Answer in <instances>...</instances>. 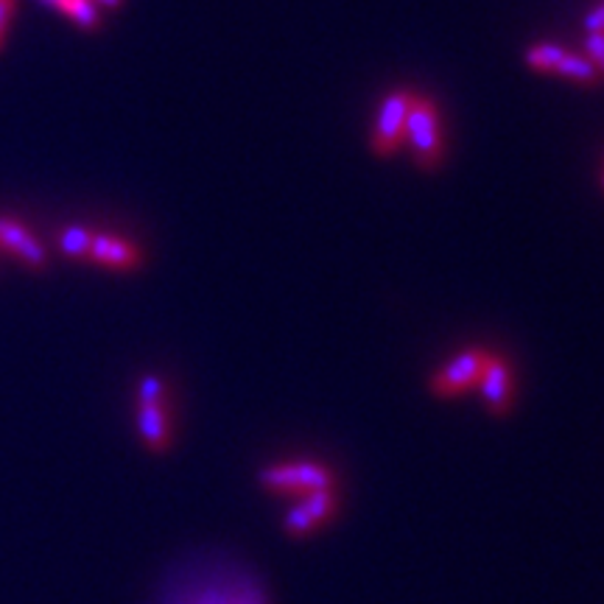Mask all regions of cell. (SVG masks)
<instances>
[{
  "label": "cell",
  "instance_id": "cell-6",
  "mask_svg": "<svg viewBox=\"0 0 604 604\" xmlns=\"http://www.w3.org/2000/svg\"><path fill=\"white\" fill-rule=\"evenodd\" d=\"M476 389H481V397H485V406L490 415L501 417L512 409V400H516V375H512L510 362L501 353H490V362H487Z\"/></svg>",
  "mask_w": 604,
  "mask_h": 604
},
{
  "label": "cell",
  "instance_id": "cell-9",
  "mask_svg": "<svg viewBox=\"0 0 604 604\" xmlns=\"http://www.w3.org/2000/svg\"><path fill=\"white\" fill-rule=\"evenodd\" d=\"M137 434L148 450L166 454L171 445V417L168 403H137Z\"/></svg>",
  "mask_w": 604,
  "mask_h": 604
},
{
  "label": "cell",
  "instance_id": "cell-1",
  "mask_svg": "<svg viewBox=\"0 0 604 604\" xmlns=\"http://www.w3.org/2000/svg\"><path fill=\"white\" fill-rule=\"evenodd\" d=\"M406 146L412 148L417 168L420 171H437L445 160V135L442 115H439L437 101L428 95L412 98L409 118H406Z\"/></svg>",
  "mask_w": 604,
  "mask_h": 604
},
{
  "label": "cell",
  "instance_id": "cell-4",
  "mask_svg": "<svg viewBox=\"0 0 604 604\" xmlns=\"http://www.w3.org/2000/svg\"><path fill=\"white\" fill-rule=\"evenodd\" d=\"M487 362H490V350L485 347H468L462 353L445 362L437 373L431 375V389L434 397H442V400H450V397H462L465 392L476 389L481 381V373H485Z\"/></svg>",
  "mask_w": 604,
  "mask_h": 604
},
{
  "label": "cell",
  "instance_id": "cell-18",
  "mask_svg": "<svg viewBox=\"0 0 604 604\" xmlns=\"http://www.w3.org/2000/svg\"><path fill=\"white\" fill-rule=\"evenodd\" d=\"M602 183H604V177H602Z\"/></svg>",
  "mask_w": 604,
  "mask_h": 604
},
{
  "label": "cell",
  "instance_id": "cell-14",
  "mask_svg": "<svg viewBox=\"0 0 604 604\" xmlns=\"http://www.w3.org/2000/svg\"><path fill=\"white\" fill-rule=\"evenodd\" d=\"M137 403H168L166 381L160 375H143L137 384Z\"/></svg>",
  "mask_w": 604,
  "mask_h": 604
},
{
  "label": "cell",
  "instance_id": "cell-3",
  "mask_svg": "<svg viewBox=\"0 0 604 604\" xmlns=\"http://www.w3.org/2000/svg\"><path fill=\"white\" fill-rule=\"evenodd\" d=\"M412 98L415 93L409 87H397L381 101L373 132H369V152L381 160H389L406 146V118H409Z\"/></svg>",
  "mask_w": 604,
  "mask_h": 604
},
{
  "label": "cell",
  "instance_id": "cell-5",
  "mask_svg": "<svg viewBox=\"0 0 604 604\" xmlns=\"http://www.w3.org/2000/svg\"><path fill=\"white\" fill-rule=\"evenodd\" d=\"M336 510H339L336 487H331V490L311 492V496H302L300 501L285 512L283 518L285 534H289V538H309V534H314L316 529L325 527Z\"/></svg>",
  "mask_w": 604,
  "mask_h": 604
},
{
  "label": "cell",
  "instance_id": "cell-11",
  "mask_svg": "<svg viewBox=\"0 0 604 604\" xmlns=\"http://www.w3.org/2000/svg\"><path fill=\"white\" fill-rule=\"evenodd\" d=\"M551 73L569 79V82L587 84V87L602 82V76H598V71L593 67V62L587 60L585 54H574V51H569V48H563V54H560L558 65H554V71Z\"/></svg>",
  "mask_w": 604,
  "mask_h": 604
},
{
  "label": "cell",
  "instance_id": "cell-7",
  "mask_svg": "<svg viewBox=\"0 0 604 604\" xmlns=\"http://www.w3.org/2000/svg\"><path fill=\"white\" fill-rule=\"evenodd\" d=\"M90 263L115 272H137L146 263L143 249L124 236H110V232H95L93 247H90Z\"/></svg>",
  "mask_w": 604,
  "mask_h": 604
},
{
  "label": "cell",
  "instance_id": "cell-2",
  "mask_svg": "<svg viewBox=\"0 0 604 604\" xmlns=\"http://www.w3.org/2000/svg\"><path fill=\"white\" fill-rule=\"evenodd\" d=\"M261 487L274 496H311V492L331 490L336 487V476L327 465L314 459H291V462L269 465L261 470Z\"/></svg>",
  "mask_w": 604,
  "mask_h": 604
},
{
  "label": "cell",
  "instance_id": "cell-13",
  "mask_svg": "<svg viewBox=\"0 0 604 604\" xmlns=\"http://www.w3.org/2000/svg\"><path fill=\"white\" fill-rule=\"evenodd\" d=\"M95 230L84 225H71L60 232V249L67 258H76V261H87L90 247H93Z\"/></svg>",
  "mask_w": 604,
  "mask_h": 604
},
{
  "label": "cell",
  "instance_id": "cell-10",
  "mask_svg": "<svg viewBox=\"0 0 604 604\" xmlns=\"http://www.w3.org/2000/svg\"><path fill=\"white\" fill-rule=\"evenodd\" d=\"M183 604H267L261 587L256 582H216L210 587L190 593Z\"/></svg>",
  "mask_w": 604,
  "mask_h": 604
},
{
  "label": "cell",
  "instance_id": "cell-17",
  "mask_svg": "<svg viewBox=\"0 0 604 604\" xmlns=\"http://www.w3.org/2000/svg\"><path fill=\"white\" fill-rule=\"evenodd\" d=\"M582 25H585L587 34H604V3L591 9V12L585 14V20H582Z\"/></svg>",
  "mask_w": 604,
  "mask_h": 604
},
{
  "label": "cell",
  "instance_id": "cell-15",
  "mask_svg": "<svg viewBox=\"0 0 604 604\" xmlns=\"http://www.w3.org/2000/svg\"><path fill=\"white\" fill-rule=\"evenodd\" d=\"M585 56L593 62L598 76L604 79V34H587L585 37Z\"/></svg>",
  "mask_w": 604,
  "mask_h": 604
},
{
  "label": "cell",
  "instance_id": "cell-16",
  "mask_svg": "<svg viewBox=\"0 0 604 604\" xmlns=\"http://www.w3.org/2000/svg\"><path fill=\"white\" fill-rule=\"evenodd\" d=\"M14 9H18V0H0V48H3V40H7V31L14 18Z\"/></svg>",
  "mask_w": 604,
  "mask_h": 604
},
{
  "label": "cell",
  "instance_id": "cell-12",
  "mask_svg": "<svg viewBox=\"0 0 604 604\" xmlns=\"http://www.w3.org/2000/svg\"><path fill=\"white\" fill-rule=\"evenodd\" d=\"M40 3L60 9L62 14H67V18L79 25V29L84 31L101 29V12L93 0H40Z\"/></svg>",
  "mask_w": 604,
  "mask_h": 604
},
{
  "label": "cell",
  "instance_id": "cell-8",
  "mask_svg": "<svg viewBox=\"0 0 604 604\" xmlns=\"http://www.w3.org/2000/svg\"><path fill=\"white\" fill-rule=\"evenodd\" d=\"M0 249H7L9 256H14L23 267L34 269V272L48 267V252L40 243V238L23 221L9 219V216L0 219Z\"/></svg>",
  "mask_w": 604,
  "mask_h": 604
}]
</instances>
